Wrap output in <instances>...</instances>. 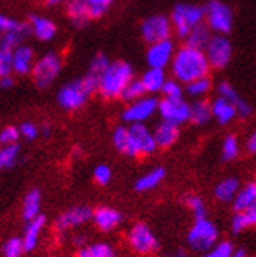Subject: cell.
I'll return each mask as SVG.
<instances>
[{
    "mask_svg": "<svg viewBox=\"0 0 256 257\" xmlns=\"http://www.w3.org/2000/svg\"><path fill=\"white\" fill-rule=\"evenodd\" d=\"M170 66L175 79L186 85L201 77H208L211 71V64L204 50L189 44L176 50Z\"/></svg>",
    "mask_w": 256,
    "mask_h": 257,
    "instance_id": "1",
    "label": "cell"
},
{
    "mask_svg": "<svg viewBox=\"0 0 256 257\" xmlns=\"http://www.w3.org/2000/svg\"><path fill=\"white\" fill-rule=\"evenodd\" d=\"M132 80H134V71L131 68V64H127L126 61L110 63L107 71L99 79L98 93L107 100L123 97L124 89Z\"/></svg>",
    "mask_w": 256,
    "mask_h": 257,
    "instance_id": "2",
    "label": "cell"
},
{
    "mask_svg": "<svg viewBox=\"0 0 256 257\" xmlns=\"http://www.w3.org/2000/svg\"><path fill=\"white\" fill-rule=\"evenodd\" d=\"M98 89H99V79L92 74H87L83 79L74 80L63 86L58 91L57 100L61 108L74 111L82 108L87 104L90 96L96 93Z\"/></svg>",
    "mask_w": 256,
    "mask_h": 257,
    "instance_id": "3",
    "label": "cell"
},
{
    "mask_svg": "<svg viewBox=\"0 0 256 257\" xmlns=\"http://www.w3.org/2000/svg\"><path fill=\"white\" fill-rule=\"evenodd\" d=\"M206 19V8L198 5L181 4L178 5L172 13V24L176 35L179 38H186L192 32V29L203 24Z\"/></svg>",
    "mask_w": 256,
    "mask_h": 257,
    "instance_id": "4",
    "label": "cell"
},
{
    "mask_svg": "<svg viewBox=\"0 0 256 257\" xmlns=\"http://www.w3.org/2000/svg\"><path fill=\"white\" fill-rule=\"evenodd\" d=\"M217 241H219V229L208 218L195 220V223L189 229L187 243L194 251L206 252Z\"/></svg>",
    "mask_w": 256,
    "mask_h": 257,
    "instance_id": "5",
    "label": "cell"
},
{
    "mask_svg": "<svg viewBox=\"0 0 256 257\" xmlns=\"http://www.w3.org/2000/svg\"><path fill=\"white\" fill-rule=\"evenodd\" d=\"M61 71V58L55 52H47L40 60H36L32 77L38 88H47L52 85Z\"/></svg>",
    "mask_w": 256,
    "mask_h": 257,
    "instance_id": "6",
    "label": "cell"
},
{
    "mask_svg": "<svg viewBox=\"0 0 256 257\" xmlns=\"http://www.w3.org/2000/svg\"><path fill=\"white\" fill-rule=\"evenodd\" d=\"M127 243L140 255L152 254L159 248V241L156 235L152 234L149 226L145 223H137L129 229V232H127Z\"/></svg>",
    "mask_w": 256,
    "mask_h": 257,
    "instance_id": "7",
    "label": "cell"
},
{
    "mask_svg": "<svg viewBox=\"0 0 256 257\" xmlns=\"http://www.w3.org/2000/svg\"><path fill=\"white\" fill-rule=\"evenodd\" d=\"M129 135H131V157H142L151 156L156 152L157 143L154 138V132L142 124H129Z\"/></svg>",
    "mask_w": 256,
    "mask_h": 257,
    "instance_id": "8",
    "label": "cell"
},
{
    "mask_svg": "<svg viewBox=\"0 0 256 257\" xmlns=\"http://www.w3.org/2000/svg\"><path fill=\"white\" fill-rule=\"evenodd\" d=\"M190 113H192V105L184 97L179 99L163 97L159 102V114L162 121L175 124L178 127L190 121Z\"/></svg>",
    "mask_w": 256,
    "mask_h": 257,
    "instance_id": "9",
    "label": "cell"
},
{
    "mask_svg": "<svg viewBox=\"0 0 256 257\" xmlns=\"http://www.w3.org/2000/svg\"><path fill=\"white\" fill-rule=\"evenodd\" d=\"M206 24L217 35H226L233 29V13L223 2L212 0L206 7Z\"/></svg>",
    "mask_w": 256,
    "mask_h": 257,
    "instance_id": "10",
    "label": "cell"
},
{
    "mask_svg": "<svg viewBox=\"0 0 256 257\" xmlns=\"http://www.w3.org/2000/svg\"><path fill=\"white\" fill-rule=\"evenodd\" d=\"M140 32H142V36L146 43L154 44L163 40H170V35L173 32V24L172 19H168L167 16L162 15L149 16L143 21Z\"/></svg>",
    "mask_w": 256,
    "mask_h": 257,
    "instance_id": "11",
    "label": "cell"
},
{
    "mask_svg": "<svg viewBox=\"0 0 256 257\" xmlns=\"http://www.w3.org/2000/svg\"><path fill=\"white\" fill-rule=\"evenodd\" d=\"M211 68L223 69L226 64L231 61L233 57V46L231 41L228 40L225 35H215L211 38L209 44L204 49Z\"/></svg>",
    "mask_w": 256,
    "mask_h": 257,
    "instance_id": "12",
    "label": "cell"
},
{
    "mask_svg": "<svg viewBox=\"0 0 256 257\" xmlns=\"http://www.w3.org/2000/svg\"><path fill=\"white\" fill-rule=\"evenodd\" d=\"M159 102L160 100L151 96H145L142 99L129 102V105L123 111V119L127 124H142L148 121L156 111H159Z\"/></svg>",
    "mask_w": 256,
    "mask_h": 257,
    "instance_id": "13",
    "label": "cell"
},
{
    "mask_svg": "<svg viewBox=\"0 0 256 257\" xmlns=\"http://www.w3.org/2000/svg\"><path fill=\"white\" fill-rule=\"evenodd\" d=\"M90 220H93V210L88 205H77V207H72L66 212H63L57 218L55 229L58 232H65V230L85 224Z\"/></svg>",
    "mask_w": 256,
    "mask_h": 257,
    "instance_id": "14",
    "label": "cell"
},
{
    "mask_svg": "<svg viewBox=\"0 0 256 257\" xmlns=\"http://www.w3.org/2000/svg\"><path fill=\"white\" fill-rule=\"evenodd\" d=\"M175 44L172 40H163L154 44H149L148 52H146V60L149 68H160L165 69L172 64V60L175 57Z\"/></svg>",
    "mask_w": 256,
    "mask_h": 257,
    "instance_id": "15",
    "label": "cell"
},
{
    "mask_svg": "<svg viewBox=\"0 0 256 257\" xmlns=\"http://www.w3.org/2000/svg\"><path fill=\"white\" fill-rule=\"evenodd\" d=\"M121 220H123L121 213L113 207L102 205V207L93 210V223L102 232H110L115 227H118Z\"/></svg>",
    "mask_w": 256,
    "mask_h": 257,
    "instance_id": "16",
    "label": "cell"
},
{
    "mask_svg": "<svg viewBox=\"0 0 256 257\" xmlns=\"http://www.w3.org/2000/svg\"><path fill=\"white\" fill-rule=\"evenodd\" d=\"M35 52L33 49L29 46H19L13 50V68L15 72L19 75L32 74L33 66H35Z\"/></svg>",
    "mask_w": 256,
    "mask_h": 257,
    "instance_id": "17",
    "label": "cell"
},
{
    "mask_svg": "<svg viewBox=\"0 0 256 257\" xmlns=\"http://www.w3.org/2000/svg\"><path fill=\"white\" fill-rule=\"evenodd\" d=\"M44 226H46L44 215H38L33 220L27 221V226H25V230H24V237H22L25 251H33L38 246V241H40Z\"/></svg>",
    "mask_w": 256,
    "mask_h": 257,
    "instance_id": "18",
    "label": "cell"
},
{
    "mask_svg": "<svg viewBox=\"0 0 256 257\" xmlns=\"http://www.w3.org/2000/svg\"><path fill=\"white\" fill-rule=\"evenodd\" d=\"M217 91H219V96L220 97H225L228 99L229 102H233L236 110H237V114L240 118H248L250 114H251V107L248 105V102L242 99L237 91L234 89V86L231 83H228V82H222L219 85V88H217Z\"/></svg>",
    "mask_w": 256,
    "mask_h": 257,
    "instance_id": "19",
    "label": "cell"
},
{
    "mask_svg": "<svg viewBox=\"0 0 256 257\" xmlns=\"http://www.w3.org/2000/svg\"><path fill=\"white\" fill-rule=\"evenodd\" d=\"M237 116V110L233 102L225 97H217L212 102V118L219 124H228Z\"/></svg>",
    "mask_w": 256,
    "mask_h": 257,
    "instance_id": "20",
    "label": "cell"
},
{
    "mask_svg": "<svg viewBox=\"0 0 256 257\" xmlns=\"http://www.w3.org/2000/svg\"><path fill=\"white\" fill-rule=\"evenodd\" d=\"M30 30L40 41H50L57 33V25L43 16H32Z\"/></svg>",
    "mask_w": 256,
    "mask_h": 257,
    "instance_id": "21",
    "label": "cell"
},
{
    "mask_svg": "<svg viewBox=\"0 0 256 257\" xmlns=\"http://www.w3.org/2000/svg\"><path fill=\"white\" fill-rule=\"evenodd\" d=\"M178 137H179V127L170 122H165V121H162L154 131L157 148H162V149L172 148L176 143Z\"/></svg>",
    "mask_w": 256,
    "mask_h": 257,
    "instance_id": "22",
    "label": "cell"
},
{
    "mask_svg": "<svg viewBox=\"0 0 256 257\" xmlns=\"http://www.w3.org/2000/svg\"><path fill=\"white\" fill-rule=\"evenodd\" d=\"M239 190H240V185H239L237 179L236 177H228V179H223L222 182L217 184V187L214 190V196L219 202L229 204V202L234 201Z\"/></svg>",
    "mask_w": 256,
    "mask_h": 257,
    "instance_id": "23",
    "label": "cell"
},
{
    "mask_svg": "<svg viewBox=\"0 0 256 257\" xmlns=\"http://www.w3.org/2000/svg\"><path fill=\"white\" fill-rule=\"evenodd\" d=\"M66 13H68V18L71 19V22L75 25V27H83V25L92 19L85 0H68Z\"/></svg>",
    "mask_w": 256,
    "mask_h": 257,
    "instance_id": "24",
    "label": "cell"
},
{
    "mask_svg": "<svg viewBox=\"0 0 256 257\" xmlns=\"http://www.w3.org/2000/svg\"><path fill=\"white\" fill-rule=\"evenodd\" d=\"M38 215H41V193L40 190H32L27 193L22 202V218L30 221Z\"/></svg>",
    "mask_w": 256,
    "mask_h": 257,
    "instance_id": "25",
    "label": "cell"
},
{
    "mask_svg": "<svg viewBox=\"0 0 256 257\" xmlns=\"http://www.w3.org/2000/svg\"><path fill=\"white\" fill-rule=\"evenodd\" d=\"M163 179H165V170L162 168V166H157V168H152L151 171H148L146 174H143L142 177L137 179L135 190L137 191L154 190L156 187H159L162 184Z\"/></svg>",
    "mask_w": 256,
    "mask_h": 257,
    "instance_id": "26",
    "label": "cell"
},
{
    "mask_svg": "<svg viewBox=\"0 0 256 257\" xmlns=\"http://www.w3.org/2000/svg\"><path fill=\"white\" fill-rule=\"evenodd\" d=\"M254 201H256V185H254V182H250L242 187L237 193V196L234 198V201H233L234 210L247 212L253 207Z\"/></svg>",
    "mask_w": 256,
    "mask_h": 257,
    "instance_id": "27",
    "label": "cell"
},
{
    "mask_svg": "<svg viewBox=\"0 0 256 257\" xmlns=\"http://www.w3.org/2000/svg\"><path fill=\"white\" fill-rule=\"evenodd\" d=\"M140 80L143 82V85H145L148 93H159V91H162L165 82H167L168 79L165 77V71L163 69H160V68H149L143 74V77Z\"/></svg>",
    "mask_w": 256,
    "mask_h": 257,
    "instance_id": "28",
    "label": "cell"
},
{
    "mask_svg": "<svg viewBox=\"0 0 256 257\" xmlns=\"http://www.w3.org/2000/svg\"><path fill=\"white\" fill-rule=\"evenodd\" d=\"M212 118V104L206 99H198L192 104V113H190V122L195 125H204L208 124Z\"/></svg>",
    "mask_w": 256,
    "mask_h": 257,
    "instance_id": "29",
    "label": "cell"
},
{
    "mask_svg": "<svg viewBox=\"0 0 256 257\" xmlns=\"http://www.w3.org/2000/svg\"><path fill=\"white\" fill-rule=\"evenodd\" d=\"M211 32L212 30L208 27V24L203 22V24H200V25H197V27L192 29V32L186 38V43L189 46H192V47H197V49L204 50V49H206V46L209 44L211 38H212Z\"/></svg>",
    "mask_w": 256,
    "mask_h": 257,
    "instance_id": "30",
    "label": "cell"
},
{
    "mask_svg": "<svg viewBox=\"0 0 256 257\" xmlns=\"http://www.w3.org/2000/svg\"><path fill=\"white\" fill-rule=\"evenodd\" d=\"M254 185H256V179H254ZM256 226V201L253 204V207L247 212H236L231 221V230L234 234H239L242 230H245L248 227Z\"/></svg>",
    "mask_w": 256,
    "mask_h": 257,
    "instance_id": "31",
    "label": "cell"
},
{
    "mask_svg": "<svg viewBox=\"0 0 256 257\" xmlns=\"http://www.w3.org/2000/svg\"><path fill=\"white\" fill-rule=\"evenodd\" d=\"M77 257H118V254L109 243L98 241L82 246L77 252Z\"/></svg>",
    "mask_w": 256,
    "mask_h": 257,
    "instance_id": "32",
    "label": "cell"
},
{
    "mask_svg": "<svg viewBox=\"0 0 256 257\" xmlns=\"http://www.w3.org/2000/svg\"><path fill=\"white\" fill-rule=\"evenodd\" d=\"M113 146L117 148L121 154L131 157V135H129V127L120 125L115 128L113 132Z\"/></svg>",
    "mask_w": 256,
    "mask_h": 257,
    "instance_id": "33",
    "label": "cell"
},
{
    "mask_svg": "<svg viewBox=\"0 0 256 257\" xmlns=\"http://www.w3.org/2000/svg\"><path fill=\"white\" fill-rule=\"evenodd\" d=\"M186 205L190 209L192 215H194L195 220H200V218H208V209L204 201L197 196V195H187L184 199Z\"/></svg>",
    "mask_w": 256,
    "mask_h": 257,
    "instance_id": "34",
    "label": "cell"
},
{
    "mask_svg": "<svg viewBox=\"0 0 256 257\" xmlns=\"http://www.w3.org/2000/svg\"><path fill=\"white\" fill-rule=\"evenodd\" d=\"M212 86V82L209 77H201V79H197L192 83L187 85V94L192 97H203L209 93V89Z\"/></svg>",
    "mask_w": 256,
    "mask_h": 257,
    "instance_id": "35",
    "label": "cell"
},
{
    "mask_svg": "<svg viewBox=\"0 0 256 257\" xmlns=\"http://www.w3.org/2000/svg\"><path fill=\"white\" fill-rule=\"evenodd\" d=\"M146 88L142 80H132L123 93V99L127 102H134L137 99H142L146 94Z\"/></svg>",
    "mask_w": 256,
    "mask_h": 257,
    "instance_id": "36",
    "label": "cell"
},
{
    "mask_svg": "<svg viewBox=\"0 0 256 257\" xmlns=\"http://www.w3.org/2000/svg\"><path fill=\"white\" fill-rule=\"evenodd\" d=\"M233 251H234L233 243L223 240V241H217L211 249H208L203 254V257H231Z\"/></svg>",
    "mask_w": 256,
    "mask_h": 257,
    "instance_id": "37",
    "label": "cell"
},
{
    "mask_svg": "<svg viewBox=\"0 0 256 257\" xmlns=\"http://www.w3.org/2000/svg\"><path fill=\"white\" fill-rule=\"evenodd\" d=\"M239 156V141L234 135H228L222 145V157L223 160L229 162L234 160Z\"/></svg>",
    "mask_w": 256,
    "mask_h": 257,
    "instance_id": "38",
    "label": "cell"
},
{
    "mask_svg": "<svg viewBox=\"0 0 256 257\" xmlns=\"http://www.w3.org/2000/svg\"><path fill=\"white\" fill-rule=\"evenodd\" d=\"M25 252L24 240L19 237H11L4 245V255L5 257H21Z\"/></svg>",
    "mask_w": 256,
    "mask_h": 257,
    "instance_id": "39",
    "label": "cell"
},
{
    "mask_svg": "<svg viewBox=\"0 0 256 257\" xmlns=\"http://www.w3.org/2000/svg\"><path fill=\"white\" fill-rule=\"evenodd\" d=\"M110 66V60L107 55L104 54H98L93 60H92V64H90V69H88V74H92L98 79H101V75L107 71V68Z\"/></svg>",
    "mask_w": 256,
    "mask_h": 257,
    "instance_id": "40",
    "label": "cell"
},
{
    "mask_svg": "<svg viewBox=\"0 0 256 257\" xmlns=\"http://www.w3.org/2000/svg\"><path fill=\"white\" fill-rule=\"evenodd\" d=\"M85 2L88 5L90 16H92V19H98V18L106 15L113 0H85Z\"/></svg>",
    "mask_w": 256,
    "mask_h": 257,
    "instance_id": "41",
    "label": "cell"
},
{
    "mask_svg": "<svg viewBox=\"0 0 256 257\" xmlns=\"http://www.w3.org/2000/svg\"><path fill=\"white\" fill-rule=\"evenodd\" d=\"M15 72L13 68V50L0 47V79L8 77Z\"/></svg>",
    "mask_w": 256,
    "mask_h": 257,
    "instance_id": "42",
    "label": "cell"
},
{
    "mask_svg": "<svg viewBox=\"0 0 256 257\" xmlns=\"http://www.w3.org/2000/svg\"><path fill=\"white\" fill-rule=\"evenodd\" d=\"M160 93L167 99H179V97H183L184 89L181 88V82H178L176 79H168L165 82Z\"/></svg>",
    "mask_w": 256,
    "mask_h": 257,
    "instance_id": "43",
    "label": "cell"
},
{
    "mask_svg": "<svg viewBox=\"0 0 256 257\" xmlns=\"http://www.w3.org/2000/svg\"><path fill=\"white\" fill-rule=\"evenodd\" d=\"M19 145L15 143V145H8V146H4L2 148V154H4V163H5V168H11V166H15L18 159H19Z\"/></svg>",
    "mask_w": 256,
    "mask_h": 257,
    "instance_id": "44",
    "label": "cell"
},
{
    "mask_svg": "<svg viewBox=\"0 0 256 257\" xmlns=\"http://www.w3.org/2000/svg\"><path fill=\"white\" fill-rule=\"evenodd\" d=\"M19 137H21L19 128L15 125H8L0 132V145H4V146L15 145V143H18Z\"/></svg>",
    "mask_w": 256,
    "mask_h": 257,
    "instance_id": "45",
    "label": "cell"
},
{
    "mask_svg": "<svg viewBox=\"0 0 256 257\" xmlns=\"http://www.w3.org/2000/svg\"><path fill=\"white\" fill-rule=\"evenodd\" d=\"M25 27V24H21L16 19H11L5 15L0 13V33H8V32H15V30H21Z\"/></svg>",
    "mask_w": 256,
    "mask_h": 257,
    "instance_id": "46",
    "label": "cell"
},
{
    "mask_svg": "<svg viewBox=\"0 0 256 257\" xmlns=\"http://www.w3.org/2000/svg\"><path fill=\"white\" fill-rule=\"evenodd\" d=\"M93 177H95L96 184H99V185H107L112 181V170L109 168L107 165H98L96 168H95Z\"/></svg>",
    "mask_w": 256,
    "mask_h": 257,
    "instance_id": "47",
    "label": "cell"
},
{
    "mask_svg": "<svg viewBox=\"0 0 256 257\" xmlns=\"http://www.w3.org/2000/svg\"><path fill=\"white\" fill-rule=\"evenodd\" d=\"M19 132H21V137L32 141V140H36L38 135H40V127H38L36 124H33V122L27 121V122H22L19 125Z\"/></svg>",
    "mask_w": 256,
    "mask_h": 257,
    "instance_id": "48",
    "label": "cell"
},
{
    "mask_svg": "<svg viewBox=\"0 0 256 257\" xmlns=\"http://www.w3.org/2000/svg\"><path fill=\"white\" fill-rule=\"evenodd\" d=\"M13 85H15V80H13V77H11V75L2 77V79H0V88H2V89H8V88H11Z\"/></svg>",
    "mask_w": 256,
    "mask_h": 257,
    "instance_id": "49",
    "label": "cell"
},
{
    "mask_svg": "<svg viewBox=\"0 0 256 257\" xmlns=\"http://www.w3.org/2000/svg\"><path fill=\"white\" fill-rule=\"evenodd\" d=\"M247 149L251 152V154H256V131L250 135L248 141H247Z\"/></svg>",
    "mask_w": 256,
    "mask_h": 257,
    "instance_id": "50",
    "label": "cell"
},
{
    "mask_svg": "<svg viewBox=\"0 0 256 257\" xmlns=\"http://www.w3.org/2000/svg\"><path fill=\"white\" fill-rule=\"evenodd\" d=\"M167 257H187V252L184 249H173L167 254Z\"/></svg>",
    "mask_w": 256,
    "mask_h": 257,
    "instance_id": "51",
    "label": "cell"
},
{
    "mask_svg": "<svg viewBox=\"0 0 256 257\" xmlns=\"http://www.w3.org/2000/svg\"><path fill=\"white\" fill-rule=\"evenodd\" d=\"M63 2H65V0H46V5L47 7H58Z\"/></svg>",
    "mask_w": 256,
    "mask_h": 257,
    "instance_id": "52",
    "label": "cell"
},
{
    "mask_svg": "<svg viewBox=\"0 0 256 257\" xmlns=\"http://www.w3.org/2000/svg\"><path fill=\"white\" fill-rule=\"evenodd\" d=\"M231 257H247V252L244 249H234Z\"/></svg>",
    "mask_w": 256,
    "mask_h": 257,
    "instance_id": "53",
    "label": "cell"
},
{
    "mask_svg": "<svg viewBox=\"0 0 256 257\" xmlns=\"http://www.w3.org/2000/svg\"><path fill=\"white\" fill-rule=\"evenodd\" d=\"M5 168V163H4V154H2V148H0V171Z\"/></svg>",
    "mask_w": 256,
    "mask_h": 257,
    "instance_id": "54",
    "label": "cell"
},
{
    "mask_svg": "<svg viewBox=\"0 0 256 257\" xmlns=\"http://www.w3.org/2000/svg\"><path fill=\"white\" fill-rule=\"evenodd\" d=\"M43 134H44L46 137L50 134V127H49V125H44V127H43Z\"/></svg>",
    "mask_w": 256,
    "mask_h": 257,
    "instance_id": "55",
    "label": "cell"
}]
</instances>
